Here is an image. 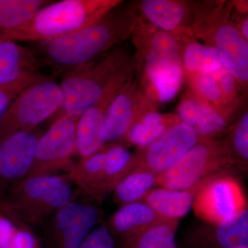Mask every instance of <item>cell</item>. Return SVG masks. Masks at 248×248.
<instances>
[{"label":"cell","instance_id":"1","mask_svg":"<svg viewBox=\"0 0 248 248\" xmlns=\"http://www.w3.org/2000/svg\"><path fill=\"white\" fill-rule=\"evenodd\" d=\"M119 4L76 32L37 43L38 53L35 52L42 63L63 77L76 67L99 58L122 42L128 35L133 22L130 13Z\"/></svg>","mask_w":248,"mask_h":248},{"label":"cell","instance_id":"2","mask_svg":"<svg viewBox=\"0 0 248 248\" xmlns=\"http://www.w3.org/2000/svg\"><path fill=\"white\" fill-rule=\"evenodd\" d=\"M67 174L25 178L11 187L4 203L10 218L19 228L43 226L74 197Z\"/></svg>","mask_w":248,"mask_h":248},{"label":"cell","instance_id":"3","mask_svg":"<svg viewBox=\"0 0 248 248\" xmlns=\"http://www.w3.org/2000/svg\"><path fill=\"white\" fill-rule=\"evenodd\" d=\"M120 4L106 0L52 1L27 24L2 35L15 42L55 40L86 27Z\"/></svg>","mask_w":248,"mask_h":248},{"label":"cell","instance_id":"4","mask_svg":"<svg viewBox=\"0 0 248 248\" xmlns=\"http://www.w3.org/2000/svg\"><path fill=\"white\" fill-rule=\"evenodd\" d=\"M124 63L122 54L113 52L100 60L96 59L66 73L60 84L61 107L49 120L50 125L64 116L82 115L100 97L109 81L125 66Z\"/></svg>","mask_w":248,"mask_h":248},{"label":"cell","instance_id":"5","mask_svg":"<svg viewBox=\"0 0 248 248\" xmlns=\"http://www.w3.org/2000/svg\"><path fill=\"white\" fill-rule=\"evenodd\" d=\"M62 102L60 84L41 77L24 87L11 102L0 121V139L37 128L58 112Z\"/></svg>","mask_w":248,"mask_h":248},{"label":"cell","instance_id":"6","mask_svg":"<svg viewBox=\"0 0 248 248\" xmlns=\"http://www.w3.org/2000/svg\"><path fill=\"white\" fill-rule=\"evenodd\" d=\"M233 166L226 143L205 140L158 174L156 186L172 190H188L222 173L231 172Z\"/></svg>","mask_w":248,"mask_h":248},{"label":"cell","instance_id":"7","mask_svg":"<svg viewBox=\"0 0 248 248\" xmlns=\"http://www.w3.org/2000/svg\"><path fill=\"white\" fill-rule=\"evenodd\" d=\"M101 203L78 190L44 225L45 248H79L102 218Z\"/></svg>","mask_w":248,"mask_h":248},{"label":"cell","instance_id":"8","mask_svg":"<svg viewBox=\"0 0 248 248\" xmlns=\"http://www.w3.org/2000/svg\"><path fill=\"white\" fill-rule=\"evenodd\" d=\"M80 116H64L50 125L39 140L33 162L26 178L70 170L73 166L72 158L77 154V125Z\"/></svg>","mask_w":248,"mask_h":248},{"label":"cell","instance_id":"9","mask_svg":"<svg viewBox=\"0 0 248 248\" xmlns=\"http://www.w3.org/2000/svg\"><path fill=\"white\" fill-rule=\"evenodd\" d=\"M192 208L202 221L217 223L248 208V204L239 181L229 172L205 183L196 195Z\"/></svg>","mask_w":248,"mask_h":248},{"label":"cell","instance_id":"10","mask_svg":"<svg viewBox=\"0 0 248 248\" xmlns=\"http://www.w3.org/2000/svg\"><path fill=\"white\" fill-rule=\"evenodd\" d=\"M146 70L162 103L170 102L182 84V60L177 42L164 31L152 37L146 57Z\"/></svg>","mask_w":248,"mask_h":248},{"label":"cell","instance_id":"11","mask_svg":"<svg viewBox=\"0 0 248 248\" xmlns=\"http://www.w3.org/2000/svg\"><path fill=\"white\" fill-rule=\"evenodd\" d=\"M203 141L205 140L185 124H174L159 138L133 155V169L148 170L158 175Z\"/></svg>","mask_w":248,"mask_h":248},{"label":"cell","instance_id":"12","mask_svg":"<svg viewBox=\"0 0 248 248\" xmlns=\"http://www.w3.org/2000/svg\"><path fill=\"white\" fill-rule=\"evenodd\" d=\"M43 134L37 128L0 139V200L4 202L11 187L27 177Z\"/></svg>","mask_w":248,"mask_h":248},{"label":"cell","instance_id":"13","mask_svg":"<svg viewBox=\"0 0 248 248\" xmlns=\"http://www.w3.org/2000/svg\"><path fill=\"white\" fill-rule=\"evenodd\" d=\"M183 248H248V210L217 223L191 227L183 240Z\"/></svg>","mask_w":248,"mask_h":248},{"label":"cell","instance_id":"14","mask_svg":"<svg viewBox=\"0 0 248 248\" xmlns=\"http://www.w3.org/2000/svg\"><path fill=\"white\" fill-rule=\"evenodd\" d=\"M117 92L106 88L95 102L80 116L77 125V154L81 159L101 151L105 145L102 141L103 124L108 109Z\"/></svg>","mask_w":248,"mask_h":248},{"label":"cell","instance_id":"15","mask_svg":"<svg viewBox=\"0 0 248 248\" xmlns=\"http://www.w3.org/2000/svg\"><path fill=\"white\" fill-rule=\"evenodd\" d=\"M42 65L35 50L0 35V86L39 73Z\"/></svg>","mask_w":248,"mask_h":248},{"label":"cell","instance_id":"16","mask_svg":"<svg viewBox=\"0 0 248 248\" xmlns=\"http://www.w3.org/2000/svg\"><path fill=\"white\" fill-rule=\"evenodd\" d=\"M164 219L141 201L120 207L105 225L116 241L122 242Z\"/></svg>","mask_w":248,"mask_h":248},{"label":"cell","instance_id":"17","mask_svg":"<svg viewBox=\"0 0 248 248\" xmlns=\"http://www.w3.org/2000/svg\"><path fill=\"white\" fill-rule=\"evenodd\" d=\"M215 43L223 66L239 81H248V42L239 31L231 24H223L215 32Z\"/></svg>","mask_w":248,"mask_h":248},{"label":"cell","instance_id":"18","mask_svg":"<svg viewBox=\"0 0 248 248\" xmlns=\"http://www.w3.org/2000/svg\"><path fill=\"white\" fill-rule=\"evenodd\" d=\"M136 122L138 115L135 108L133 89L125 84L114 98L104 119L102 131L104 145L124 140Z\"/></svg>","mask_w":248,"mask_h":248},{"label":"cell","instance_id":"19","mask_svg":"<svg viewBox=\"0 0 248 248\" xmlns=\"http://www.w3.org/2000/svg\"><path fill=\"white\" fill-rule=\"evenodd\" d=\"M180 123L185 124L205 140L220 135L229 122L225 116L198 99L189 98L183 101L178 108Z\"/></svg>","mask_w":248,"mask_h":248},{"label":"cell","instance_id":"20","mask_svg":"<svg viewBox=\"0 0 248 248\" xmlns=\"http://www.w3.org/2000/svg\"><path fill=\"white\" fill-rule=\"evenodd\" d=\"M207 182L186 190L155 187L145 196L142 202L148 204L162 218L179 220L189 213L192 208L196 195Z\"/></svg>","mask_w":248,"mask_h":248},{"label":"cell","instance_id":"21","mask_svg":"<svg viewBox=\"0 0 248 248\" xmlns=\"http://www.w3.org/2000/svg\"><path fill=\"white\" fill-rule=\"evenodd\" d=\"M105 150L107 160L96 197V201L100 203L133 170V155L125 147L113 143L110 146H105Z\"/></svg>","mask_w":248,"mask_h":248},{"label":"cell","instance_id":"22","mask_svg":"<svg viewBox=\"0 0 248 248\" xmlns=\"http://www.w3.org/2000/svg\"><path fill=\"white\" fill-rule=\"evenodd\" d=\"M107 160L105 146L101 151L82 158L77 164H73L67 173L72 183L83 195L96 201V195L102 179ZM97 202V201H96Z\"/></svg>","mask_w":248,"mask_h":248},{"label":"cell","instance_id":"23","mask_svg":"<svg viewBox=\"0 0 248 248\" xmlns=\"http://www.w3.org/2000/svg\"><path fill=\"white\" fill-rule=\"evenodd\" d=\"M157 176L146 169L138 168L132 170L116 186L113 191L115 203L121 207L141 202L150 191L156 187Z\"/></svg>","mask_w":248,"mask_h":248},{"label":"cell","instance_id":"24","mask_svg":"<svg viewBox=\"0 0 248 248\" xmlns=\"http://www.w3.org/2000/svg\"><path fill=\"white\" fill-rule=\"evenodd\" d=\"M179 220L164 219L120 242V248H177Z\"/></svg>","mask_w":248,"mask_h":248},{"label":"cell","instance_id":"25","mask_svg":"<svg viewBox=\"0 0 248 248\" xmlns=\"http://www.w3.org/2000/svg\"><path fill=\"white\" fill-rule=\"evenodd\" d=\"M47 0H0V35L22 27L32 19Z\"/></svg>","mask_w":248,"mask_h":248},{"label":"cell","instance_id":"26","mask_svg":"<svg viewBox=\"0 0 248 248\" xmlns=\"http://www.w3.org/2000/svg\"><path fill=\"white\" fill-rule=\"evenodd\" d=\"M141 5L147 17L164 32L174 30L186 14L185 6L175 1L144 0Z\"/></svg>","mask_w":248,"mask_h":248},{"label":"cell","instance_id":"27","mask_svg":"<svg viewBox=\"0 0 248 248\" xmlns=\"http://www.w3.org/2000/svg\"><path fill=\"white\" fill-rule=\"evenodd\" d=\"M231 146L227 147L234 166L247 172L248 165V114L240 119L232 135Z\"/></svg>","mask_w":248,"mask_h":248},{"label":"cell","instance_id":"28","mask_svg":"<svg viewBox=\"0 0 248 248\" xmlns=\"http://www.w3.org/2000/svg\"><path fill=\"white\" fill-rule=\"evenodd\" d=\"M172 125H168L166 122L154 124L138 120L128 130L125 139L130 143L143 148L159 138Z\"/></svg>","mask_w":248,"mask_h":248},{"label":"cell","instance_id":"29","mask_svg":"<svg viewBox=\"0 0 248 248\" xmlns=\"http://www.w3.org/2000/svg\"><path fill=\"white\" fill-rule=\"evenodd\" d=\"M42 76L40 73H35L23 77L11 84L0 86V121L18 93L28 85L40 79Z\"/></svg>","mask_w":248,"mask_h":248},{"label":"cell","instance_id":"30","mask_svg":"<svg viewBox=\"0 0 248 248\" xmlns=\"http://www.w3.org/2000/svg\"><path fill=\"white\" fill-rule=\"evenodd\" d=\"M79 248H119L105 224L94 228Z\"/></svg>","mask_w":248,"mask_h":248},{"label":"cell","instance_id":"31","mask_svg":"<svg viewBox=\"0 0 248 248\" xmlns=\"http://www.w3.org/2000/svg\"><path fill=\"white\" fill-rule=\"evenodd\" d=\"M197 89L205 99L217 102L222 97V91L213 73L199 72L196 78Z\"/></svg>","mask_w":248,"mask_h":248},{"label":"cell","instance_id":"32","mask_svg":"<svg viewBox=\"0 0 248 248\" xmlns=\"http://www.w3.org/2000/svg\"><path fill=\"white\" fill-rule=\"evenodd\" d=\"M207 48L199 42H192L187 45L184 55V66L189 73L200 71L203 66Z\"/></svg>","mask_w":248,"mask_h":248},{"label":"cell","instance_id":"33","mask_svg":"<svg viewBox=\"0 0 248 248\" xmlns=\"http://www.w3.org/2000/svg\"><path fill=\"white\" fill-rule=\"evenodd\" d=\"M7 248H42L40 241L30 230L18 228Z\"/></svg>","mask_w":248,"mask_h":248},{"label":"cell","instance_id":"34","mask_svg":"<svg viewBox=\"0 0 248 248\" xmlns=\"http://www.w3.org/2000/svg\"><path fill=\"white\" fill-rule=\"evenodd\" d=\"M18 227L4 214L0 213V248H7Z\"/></svg>","mask_w":248,"mask_h":248},{"label":"cell","instance_id":"35","mask_svg":"<svg viewBox=\"0 0 248 248\" xmlns=\"http://www.w3.org/2000/svg\"><path fill=\"white\" fill-rule=\"evenodd\" d=\"M223 67L219 54L215 47H208L206 55L200 71L202 73H215Z\"/></svg>","mask_w":248,"mask_h":248},{"label":"cell","instance_id":"36","mask_svg":"<svg viewBox=\"0 0 248 248\" xmlns=\"http://www.w3.org/2000/svg\"><path fill=\"white\" fill-rule=\"evenodd\" d=\"M214 76L218 81L222 91L224 92L227 95H230L234 92L235 87L234 77L231 73L226 69L224 67H222L218 71L213 73Z\"/></svg>","mask_w":248,"mask_h":248},{"label":"cell","instance_id":"37","mask_svg":"<svg viewBox=\"0 0 248 248\" xmlns=\"http://www.w3.org/2000/svg\"><path fill=\"white\" fill-rule=\"evenodd\" d=\"M242 32H243V35H244V38L246 39V40H248V19H246V20H245L244 24H243Z\"/></svg>","mask_w":248,"mask_h":248}]
</instances>
